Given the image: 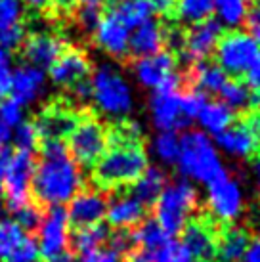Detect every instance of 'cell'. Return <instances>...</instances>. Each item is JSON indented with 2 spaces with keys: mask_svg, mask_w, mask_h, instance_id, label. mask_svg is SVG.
<instances>
[{
  "mask_svg": "<svg viewBox=\"0 0 260 262\" xmlns=\"http://www.w3.org/2000/svg\"><path fill=\"white\" fill-rule=\"evenodd\" d=\"M4 262H40V249L36 239L25 233V237L4 256Z\"/></svg>",
  "mask_w": 260,
  "mask_h": 262,
  "instance_id": "35",
  "label": "cell"
},
{
  "mask_svg": "<svg viewBox=\"0 0 260 262\" xmlns=\"http://www.w3.org/2000/svg\"><path fill=\"white\" fill-rule=\"evenodd\" d=\"M149 113L159 132H176L188 128L189 121L182 113V92H153L149 98Z\"/></svg>",
  "mask_w": 260,
  "mask_h": 262,
  "instance_id": "12",
  "label": "cell"
},
{
  "mask_svg": "<svg viewBox=\"0 0 260 262\" xmlns=\"http://www.w3.org/2000/svg\"><path fill=\"white\" fill-rule=\"evenodd\" d=\"M23 6H29L33 10H48V8H56V10H69L75 4V0H21Z\"/></svg>",
  "mask_w": 260,
  "mask_h": 262,
  "instance_id": "46",
  "label": "cell"
},
{
  "mask_svg": "<svg viewBox=\"0 0 260 262\" xmlns=\"http://www.w3.org/2000/svg\"><path fill=\"white\" fill-rule=\"evenodd\" d=\"M69 243V220L63 207H50L38 226V249L44 258L58 255Z\"/></svg>",
  "mask_w": 260,
  "mask_h": 262,
  "instance_id": "11",
  "label": "cell"
},
{
  "mask_svg": "<svg viewBox=\"0 0 260 262\" xmlns=\"http://www.w3.org/2000/svg\"><path fill=\"white\" fill-rule=\"evenodd\" d=\"M151 4L153 12H161V14H172L176 8V0H147Z\"/></svg>",
  "mask_w": 260,
  "mask_h": 262,
  "instance_id": "52",
  "label": "cell"
},
{
  "mask_svg": "<svg viewBox=\"0 0 260 262\" xmlns=\"http://www.w3.org/2000/svg\"><path fill=\"white\" fill-rule=\"evenodd\" d=\"M69 239H71L73 249H75L77 253L86 255V253H92L96 249H101V245L109 239V230L103 224L77 228L75 233L69 235Z\"/></svg>",
  "mask_w": 260,
  "mask_h": 262,
  "instance_id": "30",
  "label": "cell"
},
{
  "mask_svg": "<svg viewBox=\"0 0 260 262\" xmlns=\"http://www.w3.org/2000/svg\"><path fill=\"white\" fill-rule=\"evenodd\" d=\"M176 163L184 178L189 182L209 186L220 176L228 174L216 144L203 130H188L182 134Z\"/></svg>",
  "mask_w": 260,
  "mask_h": 262,
  "instance_id": "3",
  "label": "cell"
},
{
  "mask_svg": "<svg viewBox=\"0 0 260 262\" xmlns=\"http://www.w3.org/2000/svg\"><path fill=\"white\" fill-rule=\"evenodd\" d=\"M132 71L142 86L159 90L172 75H176V58L170 52H159L147 58H136Z\"/></svg>",
  "mask_w": 260,
  "mask_h": 262,
  "instance_id": "17",
  "label": "cell"
},
{
  "mask_svg": "<svg viewBox=\"0 0 260 262\" xmlns=\"http://www.w3.org/2000/svg\"><path fill=\"white\" fill-rule=\"evenodd\" d=\"M0 123L6 124L8 128H15L23 123V105L14 102L12 98H6L0 102Z\"/></svg>",
  "mask_w": 260,
  "mask_h": 262,
  "instance_id": "43",
  "label": "cell"
},
{
  "mask_svg": "<svg viewBox=\"0 0 260 262\" xmlns=\"http://www.w3.org/2000/svg\"><path fill=\"white\" fill-rule=\"evenodd\" d=\"M216 0H176V14L184 23H199L214 12Z\"/></svg>",
  "mask_w": 260,
  "mask_h": 262,
  "instance_id": "32",
  "label": "cell"
},
{
  "mask_svg": "<svg viewBox=\"0 0 260 262\" xmlns=\"http://www.w3.org/2000/svg\"><path fill=\"white\" fill-rule=\"evenodd\" d=\"M153 255H155V260L157 262H193L180 243H176L172 239L166 241L161 249L153 251Z\"/></svg>",
  "mask_w": 260,
  "mask_h": 262,
  "instance_id": "42",
  "label": "cell"
},
{
  "mask_svg": "<svg viewBox=\"0 0 260 262\" xmlns=\"http://www.w3.org/2000/svg\"><path fill=\"white\" fill-rule=\"evenodd\" d=\"M42 161L36 165L31 191L36 203L61 207L71 201L82 188L79 165L71 159L63 142H46L40 146Z\"/></svg>",
  "mask_w": 260,
  "mask_h": 262,
  "instance_id": "2",
  "label": "cell"
},
{
  "mask_svg": "<svg viewBox=\"0 0 260 262\" xmlns=\"http://www.w3.org/2000/svg\"><path fill=\"white\" fill-rule=\"evenodd\" d=\"M6 155V151H4V142L0 140V161H2V157Z\"/></svg>",
  "mask_w": 260,
  "mask_h": 262,
  "instance_id": "59",
  "label": "cell"
},
{
  "mask_svg": "<svg viewBox=\"0 0 260 262\" xmlns=\"http://www.w3.org/2000/svg\"><path fill=\"white\" fill-rule=\"evenodd\" d=\"M2 161H4V157H2ZM2 161H0V193L4 189V184H2Z\"/></svg>",
  "mask_w": 260,
  "mask_h": 262,
  "instance_id": "58",
  "label": "cell"
},
{
  "mask_svg": "<svg viewBox=\"0 0 260 262\" xmlns=\"http://www.w3.org/2000/svg\"><path fill=\"white\" fill-rule=\"evenodd\" d=\"M79 119V113L69 105L52 103L38 115L35 126L40 140H63L73 132Z\"/></svg>",
  "mask_w": 260,
  "mask_h": 262,
  "instance_id": "18",
  "label": "cell"
},
{
  "mask_svg": "<svg viewBox=\"0 0 260 262\" xmlns=\"http://www.w3.org/2000/svg\"><path fill=\"white\" fill-rule=\"evenodd\" d=\"M216 146L230 157L237 159H247L260 149L258 138L253 134V130L245 123L231 124L230 128H226L222 134L216 136Z\"/></svg>",
  "mask_w": 260,
  "mask_h": 262,
  "instance_id": "22",
  "label": "cell"
},
{
  "mask_svg": "<svg viewBox=\"0 0 260 262\" xmlns=\"http://www.w3.org/2000/svg\"><path fill=\"white\" fill-rule=\"evenodd\" d=\"M23 237H25V232L15 222L0 220V258H4Z\"/></svg>",
  "mask_w": 260,
  "mask_h": 262,
  "instance_id": "38",
  "label": "cell"
},
{
  "mask_svg": "<svg viewBox=\"0 0 260 262\" xmlns=\"http://www.w3.org/2000/svg\"><path fill=\"white\" fill-rule=\"evenodd\" d=\"M128 262H157L153 251H144V249H136L134 253L128 255Z\"/></svg>",
  "mask_w": 260,
  "mask_h": 262,
  "instance_id": "53",
  "label": "cell"
},
{
  "mask_svg": "<svg viewBox=\"0 0 260 262\" xmlns=\"http://www.w3.org/2000/svg\"><path fill=\"white\" fill-rule=\"evenodd\" d=\"M222 25L207 17L199 23H193L188 33H184V48H182L180 56L184 61L188 63H199L212 56V52L216 48L218 40L222 37Z\"/></svg>",
  "mask_w": 260,
  "mask_h": 262,
  "instance_id": "10",
  "label": "cell"
},
{
  "mask_svg": "<svg viewBox=\"0 0 260 262\" xmlns=\"http://www.w3.org/2000/svg\"><path fill=\"white\" fill-rule=\"evenodd\" d=\"M107 195L101 189H84L79 191L71 199L67 220L75 228H86V226L101 224L107 212Z\"/></svg>",
  "mask_w": 260,
  "mask_h": 262,
  "instance_id": "13",
  "label": "cell"
},
{
  "mask_svg": "<svg viewBox=\"0 0 260 262\" xmlns=\"http://www.w3.org/2000/svg\"><path fill=\"white\" fill-rule=\"evenodd\" d=\"M249 233L243 228H226L218 235L216 241V260L218 262H241L249 245Z\"/></svg>",
  "mask_w": 260,
  "mask_h": 262,
  "instance_id": "25",
  "label": "cell"
},
{
  "mask_svg": "<svg viewBox=\"0 0 260 262\" xmlns=\"http://www.w3.org/2000/svg\"><path fill=\"white\" fill-rule=\"evenodd\" d=\"M218 235L212 226L201 220L189 222L182 230V247L193 262H214L216 260Z\"/></svg>",
  "mask_w": 260,
  "mask_h": 262,
  "instance_id": "15",
  "label": "cell"
},
{
  "mask_svg": "<svg viewBox=\"0 0 260 262\" xmlns=\"http://www.w3.org/2000/svg\"><path fill=\"white\" fill-rule=\"evenodd\" d=\"M256 172H258V178H260V161H258V165H256Z\"/></svg>",
  "mask_w": 260,
  "mask_h": 262,
  "instance_id": "61",
  "label": "cell"
},
{
  "mask_svg": "<svg viewBox=\"0 0 260 262\" xmlns=\"http://www.w3.org/2000/svg\"><path fill=\"white\" fill-rule=\"evenodd\" d=\"M65 50V44L61 37L54 35L50 31H36L27 35L25 42L21 46L23 58L29 66H35L38 69H50L52 63L61 56Z\"/></svg>",
  "mask_w": 260,
  "mask_h": 262,
  "instance_id": "16",
  "label": "cell"
},
{
  "mask_svg": "<svg viewBox=\"0 0 260 262\" xmlns=\"http://www.w3.org/2000/svg\"><path fill=\"white\" fill-rule=\"evenodd\" d=\"M90 59L82 50L77 48H65L50 67V79L56 86L73 88L82 80L90 77Z\"/></svg>",
  "mask_w": 260,
  "mask_h": 262,
  "instance_id": "14",
  "label": "cell"
},
{
  "mask_svg": "<svg viewBox=\"0 0 260 262\" xmlns=\"http://www.w3.org/2000/svg\"><path fill=\"white\" fill-rule=\"evenodd\" d=\"M15 149H25V151H35V147L38 146L40 142V136H38V130H36L35 123H25L15 126Z\"/></svg>",
  "mask_w": 260,
  "mask_h": 262,
  "instance_id": "41",
  "label": "cell"
},
{
  "mask_svg": "<svg viewBox=\"0 0 260 262\" xmlns=\"http://www.w3.org/2000/svg\"><path fill=\"white\" fill-rule=\"evenodd\" d=\"M130 31L124 27L121 19L113 12H105L100 15V21L94 29V40L101 50L113 58H126L128 56Z\"/></svg>",
  "mask_w": 260,
  "mask_h": 262,
  "instance_id": "19",
  "label": "cell"
},
{
  "mask_svg": "<svg viewBox=\"0 0 260 262\" xmlns=\"http://www.w3.org/2000/svg\"><path fill=\"white\" fill-rule=\"evenodd\" d=\"M109 245H111V251L117 253L119 256L130 255L138 249V241H136V233H134V228H121V230H115L113 233H109Z\"/></svg>",
  "mask_w": 260,
  "mask_h": 262,
  "instance_id": "36",
  "label": "cell"
},
{
  "mask_svg": "<svg viewBox=\"0 0 260 262\" xmlns=\"http://www.w3.org/2000/svg\"><path fill=\"white\" fill-rule=\"evenodd\" d=\"M241 262H260V237H254V239L249 241Z\"/></svg>",
  "mask_w": 260,
  "mask_h": 262,
  "instance_id": "51",
  "label": "cell"
},
{
  "mask_svg": "<svg viewBox=\"0 0 260 262\" xmlns=\"http://www.w3.org/2000/svg\"><path fill=\"white\" fill-rule=\"evenodd\" d=\"M189 80H191V88L209 96L220 92V88L224 86V82L228 80V75L214 61L205 59V61L193 63L191 71H189Z\"/></svg>",
  "mask_w": 260,
  "mask_h": 262,
  "instance_id": "24",
  "label": "cell"
},
{
  "mask_svg": "<svg viewBox=\"0 0 260 262\" xmlns=\"http://www.w3.org/2000/svg\"><path fill=\"white\" fill-rule=\"evenodd\" d=\"M109 12H113L128 31L153 17V8L147 0H115L109 6Z\"/></svg>",
  "mask_w": 260,
  "mask_h": 262,
  "instance_id": "27",
  "label": "cell"
},
{
  "mask_svg": "<svg viewBox=\"0 0 260 262\" xmlns=\"http://www.w3.org/2000/svg\"><path fill=\"white\" fill-rule=\"evenodd\" d=\"M235 121V113L222 102H207L203 105V110L197 115V123L201 124L205 134L218 136L226 128H230Z\"/></svg>",
  "mask_w": 260,
  "mask_h": 262,
  "instance_id": "26",
  "label": "cell"
},
{
  "mask_svg": "<svg viewBox=\"0 0 260 262\" xmlns=\"http://www.w3.org/2000/svg\"><path fill=\"white\" fill-rule=\"evenodd\" d=\"M25 6L21 0H0V33L23 21Z\"/></svg>",
  "mask_w": 260,
  "mask_h": 262,
  "instance_id": "37",
  "label": "cell"
},
{
  "mask_svg": "<svg viewBox=\"0 0 260 262\" xmlns=\"http://www.w3.org/2000/svg\"><path fill=\"white\" fill-rule=\"evenodd\" d=\"M163 46H165V29L153 17L130 31L128 54H132L134 58H147L153 54H159Z\"/></svg>",
  "mask_w": 260,
  "mask_h": 262,
  "instance_id": "23",
  "label": "cell"
},
{
  "mask_svg": "<svg viewBox=\"0 0 260 262\" xmlns=\"http://www.w3.org/2000/svg\"><path fill=\"white\" fill-rule=\"evenodd\" d=\"M44 86H46L44 69L23 63V66L14 69L12 84H10V98L25 107V105L36 102L42 96Z\"/></svg>",
  "mask_w": 260,
  "mask_h": 262,
  "instance_id": "20",
  "label": "cell"
},
{
  "mask_svg": "<svg viewBox=\"0 0 260 262\" xmlns=\"http://www.w3.org/2000/svg\"><path fill=\"white\" fill-rule=\"evenodd\" d=\"M249 10H251V0H216L214 4L216 21L222 27H230V29H237L241 25H245Z\"/></svg>",
  "mask_w": 260,
  "mask_h": 262,
  "instance_id": "29",
  "label": "cell"
},
{
  "mask_svg": "<svg viewBox=\"0 0 260 262\" xmlns=\"http://www.w3.org/2000/svg\"><path fill=\"white\" fill-rule=\"evenodd\" d=\"M14 214L15 224L19 226L23 232H35V230H38L40 220H42V211L33 203L23 205L21 209H17Z\"/></svg>",
  "mask_w": 260,
  "mask_h": 262,
  "instance_id": "40",
  "label": "cell"
},
{
  "mask_svg": "<svg viewBox=\"0 0 260 262\" xmlns=\"http://www.w3.org/2000/svg\"><path fill=\"white\" fill-rule=\"evenodd\" d=\"M107 132V128L94 117L79 119L77 126L67 136V151L71 159L79 167H96L109 146Z\"/></svg>",
  "mask_w": 260,
  "mask_h": 262,
  "instance_id": "8",
  "label": "cell"
},
{
  "mask_svg": "<svg viewBox=\"0 0 260 262\" xmlns=\"http://www.w3.org/2000/svg\"><path fill=\"white\" fill-rule=\"evenodd\" d=\"M35 153L15 149L4 155L2 161V184L6 189V205L12 212L29 203L31 184L35 174Z\"/></svg>",
  "mask_w": 260,
  "mask_h": 262,
  "instance_id": "6",
  "label": "cell"
},
{
  "mask_svg": "<svg viewBox=\"0 0 260 262\" xmlns=\"http://www.w3.org/2000/svg\"><path fill=\"white\" fill-rule=\"evenodd\" d=\"M207 102H209V96L195 90V88H189L188 92H182V113L191 123L193 119H197L199 111L203 110V105Z\"/></svg>",
  "mask_w": 260,
  "mask_h": 262,
  "instance_id": "39",
  "label": "cell"
},
{
  "mask_svg": "<svg viewBox=\"0 0 260 262\" xmlns=\"http://www.w3.org/2000/svg\"><path fill=\"white\" fill-rule=\"evenodd\" d=\"M245 124L253 130V134L258 138V142H260V110L254 111L253 115H249V119L245 121Z\"/></svg>",
  "mask_w": 260,
  "mask_h": 262,
  "instance_id": "54",
  "label": "cell"
},
{
  "mask_svg": "<svg viewBox=\"0 0 260 262\" xmlns=\"http://www.w3.org/2000/svg\"><path fill=\"white\" fill-rule=\"evenodd\" d=\"M105 219L117 230L136 228L145 220V205L132 193H119L107 203Z\"/></svg>",
  "mask_w": 260,
  "mask_h": 262,
  "instance_id": "21",
  "label": "cell"
},
{
  "mask_svg": "<svg viewBox=\"0 0 260 262\" xmlns=\"http://www.w3.org/2000/svg\"><path fill=\"white\" fill-rule=\"evenodd\" d=\"M134 233H136L138 247H142L144 251H157L170 239L153 219L144 220L142 224H138L134 228Z\"/></svg>",
  "mask_w": 260,
  "mask_h": 262,
  "instance_id": "33",
  "label": "cell"
},
{
  "mask_svg": "<svg viewBox=\"0 0 260 262\" xmlns=\"http://www.w3.org/2000/svg\"><path fill=\"white\" fill-rule=\"evenodd\" d=\"M243 77H245L247 86L253 88V90H256V92H258V90H260V59H256L253 66L249 67V71H247Z\"/></svg>",
  "mask_w": 260,
  "mask_h": 262,
  "instance_id": "50",
  "label": "cell"
},
{
  "mask_svg": "<svg viewBox=\"0 0 260 262\" xmlns=\"http://www.w3.org/2000/svg\"><path fill=\"white\" fill-rule=\"evenodd\" d=\"M166 186V174L157 167H147L145 172L136 182L132 184V195L138 197L142 203L147 207V205H153L157 201V197L161 195V191L165 189Z\"/></svg>",
  "mask_w": 260,
  "mask_h": 262,
  "instance_id": "28",
  "label": "cell"
},
{
  "mask_svg": "<svg viewBox=\"0 0 260 262\" xmlns=\"http://www.w3.org/2000/svg\"><path fill=\"white\" fill-rule=\"evenodd\" d=\"M251 105H254V107H258V110H260V90L253 96V102H251Z\"/></svg>",
  "mask_w": 260,
  "mask_h": 262,
  "instance_id": "57",
  "label": "cell"
},
{
  "mask_svg": "<svg viewBox=\"0 0 260 262\" xmlns=\"http://www.w3.org/2000/svg\"><path fill=\"white\" fill-rule=\"evenodd\" d=\"M258 191H260V182H258Z\"/></svg>",
  "mask_w": 260,
  "mask_h": 262,
  "instance_id": "62",
  "label": "cell"
},
{
  "mask_svg": "<svg viewBox=\"0 0 260 262\" xmlns=\"http://www.w3.org/2000/svg\"><path fill=\"white\" fill-rule=\"evenodd\" d=\"M100 21V10L96 8H82L79 12V25L88 33H94L96 25Z\"/></svg>",
  "mask_w": 260,
  "mask_h": 262,
  "instance_id": "48",
  "label": "cell"
},
{
  "mask_svg": "<svg viewBox=\"0 0 260 262\" xmlns=\"http://www.w3.org/2000/svg\"><path fill=\"white\" fill-rule=\"evenodd\" d=\"M153 155L165 163V165H172L178 159V151H180V138L176 136V132H159L155 140H153Z\"/></svg>",
  "mask_w": 260,
  "mask_h": 262,
  "instance_id": "34",
  "label": "cell"
},
{
  "mask_svg": "<svg viewBox=\"0 0 260 262\" xmlns=\"http://www.w3.org/2000/svg\"><path fill=\"white\" fill-rule=\"evenodd\" d=\"M46 262H75V255H73L71 251H61L58 255L50 256V258H46Z\"/></svg>",
  "mask_w": 260,
  "mask_h": 262,
  "instance_id": "55",
  "label": "cell"
},
{
  "mask_svg": "<svg viewBox=\"0 0 260 262\" xmlns=\"http://www.w3.org/2000/svg\"><path fill=\"white\" fill-rule=\"evenodd\" d=\"M96 107L109 117H124L132 111L134 96L128 80L111 66H100L90 79Z\"/></svg>",
  "mask_w": 260,
  "mask_h": 262,
  "instance_id": "5",
  "label": "cell"
},
{
  "mask_svg": "<svg viewBox=\"0 0 260 262\" xmlns=\"http://www.w3.org/2000/svg\"><path fill=\"white\" fill-rule=\"evenodd\" d=\"M12 75H14V63H12V54L0 48V102L10 96V84H12Z\"/></svg>",
  "mask_w": 260,
  "mask_h": 262,
  "instance_id": "45",
  "label": "cell"
},
{
  "mask_svg": "<svg viewBox=\"0 0 260 262\" xmlns=\"http://www.w3.org/2000/svg\"><path fill=\"white\" fill-rule=\"evenodd\" d=\"M197 203L199 195L193 184L186 178L174 180L172 184H166L157 201L153 203V212H155L153 220L161 226V230L168 237L178 235L189 224Z\"/></svg>",
  "mask_w": 260,
  "mask_h": 262,
  "instance_id": "4",
  "label": "cell"
},
{
  "mask_svg": "<svg viewBox=\"0 0 260 262\" xmlns=\"http://www.w3.org/2000/svg\"><path fill=\"white\" fill-rule=\"evenodd\" d=\"M2 211H4V201L0 199V214H2Z\"/></svg>",
  "mask_w": 260,
  "mask_h": 262,
  "instance_id": "60",
  "label": "cell"
},
{
  "mask_svg": "<svg viewBox=\"0 0 260 262\" xmlns=\"http://www.w3.org/2000/svg\"><path fill=\"white\" fill-rule=\"evenodd\" d=\"M247 29L249 35L254 38V42L260 46V2H256L254 6H251L249 15H247Z\"/></svg>",
  "mask_w": 260,
  "mask_h": 262,
  "instance_id": "47",
  "label": "cell"
},
{
  "mask_svg": "<svg viewBox=\"0 0 260 262\" xmlns=\"http://www.w3.org/2000/svg\"><path fill=\"white\" fill-rule=\"evenodd\" d=\"M142 128L126 121L107 132L109 146L94 167V180L101 189L132 186L147 168V155L140 142Z\"/></svg>",
  "mask_w": 260,
  "mask_h": 262,
  "instance_id": "1",
  "label": "cell"
},
{
  "mask_svg": "<svg viewBox=\"0 0 260 262\" xmlns=\"http://www.w3.org/2000/svg\"><path fill=\"white\" fill-rule=\"evenodd\" d=\"M243 189L235 178L224 174L207 186V209L220 224H231L243 212Z\"/></svg>",
  "mask_w": 260,
  "mask_h": 262,
  "instance_id": "9",
  "label": "cell"
},
{
  "mask_svg": "<svg viewBox=\"0 0 260 262\" xmlns=\"http://www.w3.org/2000/svg\"><path fill=\"white\" fill-rule=\"evenodd\" d=\"M79 262H121V256L113 253L111 249H96L92 253L80 256Z\"/></svg>",
  "mask_w": 260,
  "mask_h": 262,
  "instance_id": "49",
  "label": "cell"
},
{
  "mask_svg": "<svg viewBox=\"0 0 260 262\" xmlns=\"http://www.w3.org/2000/svg\"><path fill=\"white\" fill-rule=\"evenodd\" d=\"M75 2H79L82 8H96V10H100L103 4V0H75Z\"/></svg>",
  "mask_w": 260,
  "mask_h": 262,
  "instance_id": "56",
  "label": "cell"
},
{
  "mask_svg": "<svg viewBox=\"0 0 260 262\" xmlns=\"http://www.w3.org/2000/svg\"><path fill=\"white\" fill-rule=\"evenodd\" d=\"M220 102L226 103L231 111H243L247 107H251L253 102V94H251V88L247 86L245 82H241L237 79H228L224 82V86L220 88Z\"/></svg>",
  "mask_w": 260,
  "mask_h": 262,
  "instance_id": "31",
  "label": "cell"
},
{
  "mask_svg": "<svg viewBox=\"0 0 260 262\" xmlns=\"http://www.w3.org/2000/svg\"><path fill=\"white\" fill-rule=\"evenodd\" d=\"M25 38H27V31L23 27V23L14 25V27H10V29L0 33V48H4L6 52L12 54V52L21 48Z\"/></svg>",
  "mask_w": 260,
  "mask_h": 262,
  "instance_id": "44",
  "label": "cell"
},
{
  "mask_svg": "<svg viewBox=\"0 0 260 262\" xmlns=\"http://www.w3.org/2000/svg\"><path fill=\"white\" fill-rule=\"evenodd\" d=\"M214 63L226 75L243 77L256 59H260V46L245 31L233 29L220 37L214 48Z\"/></svg>",
  "mask_w": 260,
  "mask_h": 262,
  "instance_id": "7",
  "label": "cell"
}]
</instances>
